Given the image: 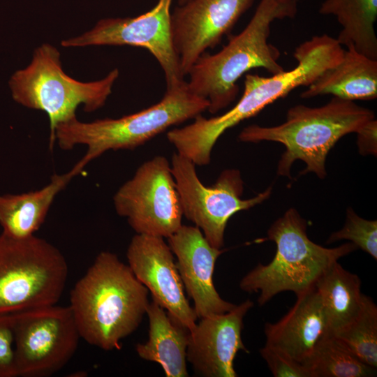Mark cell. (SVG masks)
<instances>
[{
	"label": "cell",
	"mask_w": 377,
	"mask_h": 377,
	"mask_svg": "<svg viewBox=\"0 0 377 377\" xmlns=\"http://www.w3.org/2000/svg\"><path fill=\"white\" fill-rule=\"evenodd\" d=\"M148 294L128 265L112 252H101L70 293L80 338L105 350H119L146 314Z\"/></svg>",
	"instance_id": "obj_1"
},
{
	"label": "cell",
	"mask_w": 377,
	"mask_h": 377,
	"mask_svg": "<svg viewBox=\"0 0 377 377\" xmlns=\"http://www.w3.org/2000/svg\"><path fill=\"white\" fill-rule=\"evenodd\" d=\"M297 0H260L246 27L215 54L203 53L187 75L188 89L209 101L207 110L215 114L236 98L238 80L248 71L262 68L272 75L285 70L279 64V50L269 43L272 22L294 18Z\"/></svg>",
	"instance_id": "obj_2"
},
{
	"label": "cell",
	"mask_w": 377,
	"mask_h": 377,
	"mask_svg": "<svg viewBox=\"0 0 377 377\" xmlns=\"http://www.w3.org/2000/svg\"><path fill=\"white\" fill-rule=\"evenodd\" d=\"M375 119L374 112L354 101L333 96L324 105L311 108L297 105L290 108L286 121L277 126L257 124L242 129V142L272 141L282 144L285 151L279 161L277 173L290 178V168L297 160L306 164L301 172H313L320 179L326 176V157L344 135L357 132Z\"/></svg>",
	"instance_id": "obj_3"
},
{
	"label": "cell",
	"mask_w": 377,
	"mask_h": 377,
	"mask_svg": "<svg viewBox=\"0 0 377 377\" xmlns=\"http://www.w3.org/2000/svg\"><path fill=\"white\" fill-rule=\"evenodd\" d=\"M209 101L193 94L187 82L166 89L157 103L117 119L105 118L89 122L77 117L58 124L55 142L63 150L85 145L80 160L85 165L109 150L133 149L167 128L195 119L207 110Z\"/></svg>",
	"instance_id": "obj_4"
},
{
	"label": "cell",
	"mask_w": 377,
	"mask_h": 377,
	"mask_svg": "<svg viewBox=\"0 0 377 377\" xmlns=\"http://www.w3.org/2000/svg\"><path fill=\"white\" fill-rule=\"evenodd\" d=\"M306 228V221L290 208L268 229L267 239L276 246L275 256L267 265L258 264L239 283L244 292L260 293L259 305L281 292L297 295L312 288L331 265L357 249L351 242L334 248L317 244L309 238Z\"/></svg>",
	"instance_id": "obj_5"
},
{
	"label": "cell",
	"mask_w": 377,
	"mask_h": 377,
	"mask_svg": "<svg viewBox=\"0 0 377 377\" xmlns=\"http://www.w3.org/2000/svg\"><path fill=\"white\" fill-rule=\"evenodd\" d=\"M119 75L115 68L99 80H75L64 71L59 51L49 43H43L34 50L30 64L12 75L9 86L17 103L47 114L52 148L55 143L56 126L75 118L76 110L81 104L86 112L103 107Z\"/></svg>",
	"instance_id": "obj_6"
},
{
	"label": "cell",
	"mask_w": 377,
	"mask_h": 377,
	"mask_svg": "<svg viewBox=\"0 0 377 377\" xmlns=\"http://www.w3.org/2000/svg\"><path fill=\"white\" fill-rule=\"evenodd\" d=\"M67 276L65 257L51 243L0 234V315L56 304Z\"/></svg>",
	"instance_id": "obj_7"
},
{
	"label": "cell",
	"mask_w": 377,
	"mask_h": 377,
	"mask_svg": "<svg viewBox=\"0 0 377 377\" xmlns=\"http://www.w3.org/2000/svg\"><path fill=\"white\" fill-rule=\"evenodd\" d=\"M171 170L180 198L183 216L193 222L214 247L221 249L229 219L235 214L249 209L269 198L272 188L244 200V182L237 169L221 172L212 186L200 180L195 165L187 158L174 153Z\"/></svg>",
	"instance_id": "obj_8"
},
{
	"label": "cell",
	"mask_w": 377,
	"mask_h": 377,
	"mask_svg": "<svg viewBox=\"0 0 377 377\" xmlns=\"http://www.w3.org/2000/svg\"><path fill=\"white\" fill-rule=\"evenodd\" d=\"M13 317L18 376H50L74 355L80 336L69 306H43Z\"/></svg>",
	"instance_id": "obj_9"
},
{
	"label": "cell",
	"mask_w": 377,
	"mask_h": 377,
	"mask_svg": "<svg viewBox=\"0 0 377 377\" xmlns=\"http://www.w3.org/2000/svg\"><path fill=\"white\" fill-rule=\"evenodd\" d=\"M116 212L136 234L168 238L182 225L183 212L170 163L156 156L143 163L113 198Z\"/></svg>",
	"instance_id": "obj_10"
},
{
	"label": "cell",
	"mask_w": 377,
	"mask_h": 377,
	"mask_svg": "<svg viewBox=\"0 0 377 377\" xmlns=\"http://www.w3.org/2000/svg\"><path fill=\"white\" fill-rule=\"evenodd\" d=\"M172 1L158 0L150 10L135 17L102 19L89 31L61 44L65 47L127 45L145 48L161 66L166 89L177 87L185 80L172 37Z\"/></svg>",
	"instance_id": "obj_11"
},
{
	"label": "cell",
	"mask_w": 377,
	"mask_h": 377,
	"mask_svg": "<svg viewBox=\"0 0 377 377\" xmlns=\"http://www.w3.org/2000/svg\"><path fill=\"white\" fill-rule=\"evenodd\" d=\"M254 0H188L175 7L170 24L184 77L197 59L219 45Z\"/></svg>",
	"instance_id": "obj_12"
},
{
	"label": "cell",
	"mask_w": 377,
	"mask_h": 377,
	"mask_svg": "<svg viewBox=\"0 0 377 377\" xmlns=\"http://www.w3.org/2000/svg\"><path fill=\"white\" fill-rule=\"evenodd\" d=\"M128 266L152 300L191 331L198 318L184 293L173 253L161 237L136 234L126 252Z\"/></svg>",
	"instance_id": "obj_13"
},
{
	"label": "cell",
	"mask_w": 377,
	"mask_h": 377,
	"mask_svg": "<svg viewBox=\"0 0 377 377\" xmlns=\"http://www.w3.org/2000/svg\"><path fill=\"white\" fill-rule=\"evenodd\" d=\"M253 306L244 301L229 312L200 318L189 331L186 359L195 374L205 377H236L234 360L243 343V320Z\"/></svg>",
	"instance_id": "obj_14"
},
{
	"label": "cell",
	"mask_w": 377,
	"mask_h": 377,
	"mask_svg": "<svg viewBox=\"0 0 377 377\" xmlns=\"http://www.w3.org/2000/svg\"><path fill=\"white\" fill-rule=\"evenodd\" d=\"M168 239L177 257V267L184 287L194 302L198 318L230 311L235 306L216 291L213 274L219 256L224 251L212 246L195 226H182Z\"/></svg>",
	"instance_id": "obj_15"
},
{
	"label": "cell",
	"mask_w": 377,
	"mask_h": 377,
	"mask_svg": "<svg viewBox=\"0 0 377 377\" xmlns=\"http://www.w3.org/2000/svg\"><path fill=\"white\" fill-rule=\"evenodd\" d=\"M296 296L294 305L283 318L265 324V344L282 350L304 364L318 342L330 334L315 286Z\"/></svg>",
	"instance_id": "obj_16"
},
{
	"label": "cell",
	"mask_w": 377,
	"mask_h": 377,
	"mask_svg": "<svg viewBox=\"0 0 377 377\" xmlns=\"http://www.w3.org/2000/svg\"><path fill=\"white\" fill-rule=\"evenodd\" d=\"M85 165L80 161L67 172L54 174L45 186L28 193L0 195L2 232L14 238L34 235L44 223L56 196Z\"/></svg>",
	"instance_id": "obj_17"
},
{
	"label": "cell",
	"mask_w": 377,
	"mask_h": 377,
	"mask_svg": "<svg viewBox=\"0 0 377 377\" xmlns=\"http://www.w3.org/2000/svg\"><path fill=\"white\" fill-rule=\"evenodd\" d=\"M332 95L343 100H374L377 97V59L357 51L344 50L341 61L328 68L300 95L310 98Z\"/></svg>",
	"instance_id": "obj_18"
},
{
	"label": "cell",
	"mask_w": 377,
	"mask_h": 377,
	"mask_svg": "<svg viewBox=\"0 0 377 377\" xmlns=\"http://www.w3.org/2000/svg\"><path fill=\"white\" fill-rule=\"evenodd\" d=\"M148 340L135 350L143 360L159 364L167 377H187L186 350L189 330L157 302H149Z\"/></svg>",
	"instance_id": "obj_19"
},
{
	"label": "cell",
	"mask_w": 377,
	"mask_h": 377,
	"mask_svg": "<svg viewBox=\"0 0 377 377\" xmlns=\"http://www.w3.org/2000/svg\"><path fill=\"white\" fill-rule=\"evenodd\" d=\"M325 311L330 334L335 335L359 314L364 295L360 277L345 269L338 261L315 284Z\"/></svg>",
	"instance_id": "obj_20"
},
{
	"label": "cell",
	"mask_w": 377,
	"mask_h": 377,
	"mask_svg": "<svg viewBox=\"0 0 377 377\" xmlns=\"http://www.w3.org/2000/svg\"><path fill=\"white\" fill-rule=\"evenodd\" d=\"M318 11L337 18L341 27L337 39L342 46H353L359 52L377 59L374 28L377 0H324Z\"/></svg>",
	"instance_id": "obj_21"
},
{
	"label": "cell",
	"mask_w": 377,
	"mask_h": 377,
	"mask_svg": "<svg viewBox=\"0 0 377 377\" xmlns=\"http://www.w3.org/2000/svg\"><path fill=\"white\" fill-rule=\"evenodd\" d=\"M311 377H370L376 368L362 362L337 337L327 334L304 364Z\"/></svg>",
	"instance_id": "obj_22"
},
{
	"label": "cell",
	"mask_w": 377,
	"mask_h": 377,
	"mask_svg": "<svg viewBox=\"0 0 377 377\" xmlns=\"http://www.w3.org/2000/svg\"><path fill=\"white\" fill-rule=\"evenodd\" d=\"M334 336L364 364L377 367V306L365 295L357 316Z\"/></svg>",
	"instance_id": "obj_23"
},
{
	"label": "cell",
	"mask_w": 377,
	"mask_h": 377,
	"mask_svg": "<svg viewBox=\"0 0 377 377\" xmlns=\"http://www.w3.org/2000/svg\"><path fill=\"white\" fill-rule=\"evenodd\" d=\"M346 239L377 259V221L367 220L358 216L349 207L343 228L331 234L327 243Z\"/></svg>",
	"instance_id": "obj_24"
},
{
	"label": "cell",
	"mask_w": 377,
	"mask_h": 377,
	"mask_svg": "<svg viewBox=\"0 0 377 377\" xmlns=\"http://www.w3.org/2000/svg\"><path fill=\"white\" fill-rule=\"evenodd\" d=\"M260 353L275 377H311L305 364L278 348L265 344Z\"/></svg>",
	"instance_id": "obj_25"
},
{
	"label": "cell",
	"mask_w": 377,
	"mask_h": 377,
	"mask_svg": "<svg viewBox=\"0 0 377 377\" xmlns=\"http://www.w3.org/2000/svg\"><path fill=\"white\" fill-rule=\"evenodd\" d=\"M18 376L13 314L0 315V377Z\"/></svg>",
	"instance_id": "obj_26"
},
{
	"label": "cell",
	"mask_w": 377,
	"mask_h": 377,
	"mask_svg": "<svg viewBox=\"0 0 377 377\" xmlns=\"http://www.w3.org/2000/svg\"><path fill=\"white\" fill-rule=\"evenodd\" d=\"M357 146L363 154H376L377 147V121L374 119L364 124L357 132Z\"/></svg>",
	"instance_id": "obj_27"
},
{
	"label": "cell",
	"mask_w": 377,
	"mask_h": 377,
	"mask_svg": "<svg viewBox=\"0 0 377 377\" xmlns=\"http://www.w3.org/2000/svg\"><path fill=\"white\" fill-rule=\"evenodd\" d=\"M188 0H178L179 5H182L187 2Z\"/></svg>",
	"instance_id": "obj_28"
}]
</instances>
